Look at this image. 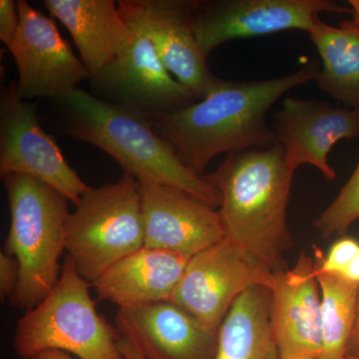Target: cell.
Segmentation results:
<instances>
[{
  "mask_svg": "<svg viewBox=\"0 0 359 359\" xmlns=\"http://www.w3.org/2000/svg\"><path fill=\"white\" fill-rule=\"evenodd\" d=\"M314 271L330 273L359 287V240L344 236L330 245L327 254L313 245Z\"/></svg>",
  "mask_w": 359,
  "mask_h": 359,
  "instance_id": "23",
  "label": "cell"
},
{
  "mask_svg": "<svg viewBox=\"0 0 359 359\" xmlns=\"http://www.w3.org/2000/svg\"><path fill=\"white\" fill-rule=\"evenodd\" d=\"M54 18L69 32L90 75L97 74L129 48L133 29L114 0H44Z\"/></svg>",
  "mask_w": 359,
  "mask_h": 359,
  "instance_id": "18",
  "label": "cell"
},
{
  "mask_svg": "<svg viewBox=\"0 0 359 359\" xmlns=\"http://www.w3.org/2000/svg\"><path fill=\"white\" fill-rule=\"evenodd\" d=\"M294 175L278 142L226 155L214 173L204 176L219 194L226 238L271 273L289 269L285 255L294 247L287 222Z\"/></svg>",
  "mask_w": 359,
  "mask_h": 359,
  "instance_id": "2",
  "label": "cell"
},
{
  "mask_svg": "<svg viewBox=\"0 0 359 359\" xmlns=\"http://www.w3.org/2000/svg\"><path fill=\"white\" fill-rule=\"evenodd\" d=\"M273 280L275 273L224 238L190 257L170 302L219 332L240 295L255 287L271 289Z\"/></svg>",
  "mask_w": 359,
  "mask_h": 359,
  "instance_id": "7",
  "label": "cell"
},
{
  "mask_svg": "<svg viewBox=\"0 0 359 359\" xmlns=\"http://www.w3.org/2000/svg\"><path fill=\"white\" fill-rule=\"evenodd\" d=\"M55 101L65 116L67 134L107 153L124 174L178 188L214 208L219 205L216 189L180 161L148 118L80 88Z\"/></svg>",
  "mask_w": 359,
  "mask_h": 359,
  "instance_id": "3",
  "label": "cell"
},
{
  "mask_svg": "<svg viewBox=\"0 0 359 359\" xmlns=\"http://www.w3.org/2000/svg\"><path fill=\"white\" fill-rule=\"evenodd\" d=\"M346 355L359 358V287L358 302H356L355 320H354L351 339H349L348 344H347Z\"/></svg>",
  "mask_w": 359,
  "mask_h": 359,
  "instance_id": "26",
  "label": "cell"
},
{
  "mask_svg": "<svg viewBox=\"0 0 359 359\" xmlns=\"http://www.w3.org/2000/svg\"><path fill=\"white\" fill-rule=\"evenodd\" d=\"M271 290L240 295L219 330L215 359H280L271 325Z\"/></svg>",
  "mask_w": 359,
  "mask_h": 359,
  "instance_id": "19",
  "label": "cell"
},
{
  "mask_svg": "<svg viewBox=\"0 0 359 359\" xmlns=\"http://www.w3.org/2000/svg\"><path fill=\"white\" fill-rule=\"evenodd\" d=\"M90 287L66 257L57 285L18 320L13 339L18 358L59 351L80 359H125L119 332L98 313Z\"/></svg>",
  "mask_w": 359,
  "mask_h": 359,
  "instance_id": "5",
  "label": "cell"
},
{
  "mask_svg": "<svg viewBox=\"0 0 359 359\" xmlns=\"http://www.w3.org/2000/svg\"><path fill=\"white\" fill-rule=\"evenodd\" d=\"M29 359H73L69 354L59 351H46Z\"/></svg>",
  "mask_w": 359,
  "mask_h": 359,
  "instance_id": "29",
  "label": "cell"
},
{
  "mask_svg": "<svg viewBox=\"0 0 359 359\" xmlns=\"http://www.w3.org/2000/svg\"><path fill=\"white\" fill-rule=\"evenodd\" d=\"M20 23L6 45L18 70L16 83L22 100L65 95L91 75L81 59L61 36L52 18L18 0Z\"/></svg>",
  "mask_w": 359,
  "mask_h": 359,
  "instance_id": "11",
  "label": "cell"
},
{
  "mask_svg": "<svg viewBox=\"0 0 359 359\" xmlns=\"http://www.w3.org/2000/svg\"><path fill=\"white\" fill-rule=\"evenodd\" d=\"M138 183L144 247L191 257L226 238L219 211L212 205L174 187Z\"/></svg>",
  "mask_w": 359,
  "mask_h": 359,
  "instance_id": "13",
  "label": "cell"
},
{
  "mask_svg": "<svg viewBox=\"0 0 359 359\" xmlns=\"http://www.w3.org/2000/svg\"><path fill=\"white\" fill-rule=\"evenodd\" d=\"M359 219V161L351 178L318 219L313 222L321 237H344Z\"/></svg>",
  "mask_w": 359,
  "mask_h": 359,
  "instance_id": "22",
  "label": "cell"
},
{
  "mask_svg": "<svg viewBox=\"0 0 359 359\" xmlns=\"http://www.w3.org/2000/svg\"><path fill=\"white\" fill-rule=\"evenodd\" d=\"M320 56L318 88L344 108L359 110V30L316 21L308 33Z\"/></svg>",
  "mask_w": 359,
  "mask_h": 359,
  "instance_id": "20",
  "label": "cell"
},
{
  "mask_svg": "<svg viewBox=\"0 0 359 359\" xmlns=\"http://www.w3.org/2000/svg\"><path fill=\"white\" fill-rule=\"evenodd\" d=\"M190 257L143 247L111 266L92 287L119 309L170 302Z\"/></svg>",
  "mask_w": 359,
  "mask_h": 359,
  "instance_id": "17",
  "label": "cell"
},
{
  "mask_svg": "<svg viewBox=\"0 0 359 359\" xmlns=\"http://www.w3.org/2000/svg\"><path fill=\"white\" fill-rule=\"evenodd\" d=\"M344 359H359V358H353V356L346 355Z\"/></svg>",
  "mask_w": 359,
  "mask_h": 359,
  "instance_id": "30",
  "label": "cell"
},
{
  "mask_svg": "<svg viewBox=\"0 0 359 359\" xmlns=\"http://www.w3.org/2000/svg\"><path fill=\"white\" fill-rule=\"evenodd\" d=\"M316 60L290 74L259 81H224L195 103L151 120L156 133L194 173L204 176L218 156L273 147L266 115L287 92L316 81Z\"/></svg>",
  "mask_w": 359,
  "mask_h": 359,
  "instance_id": "1",
  "label": "cell"
},
{
  "mask_svg": "<svg viewBox=\"0 0 359 359\" xmlns=\"http://www.w3.org/2000/svg\"><path fill=\"white\" fill-rule=\"evenodd\" d=\"M314 273L321 294L323 351L320 359H344L355 320L358 287L340 276Z\"/></svg>",
  "mask_w": 359,
  "mask_h": 359,
  "instance_id": "21",
  "label": "cell"
},
{
  "mask_svg": "<svg viewBox=\"0 0 359 359\" xmlns=\"http://www.w3.org/2000/svg\"><path fill=\"white\" fill-rule=\"evenodd\" d=\"M20 18L18 1L0 0V39L7 45L20 27Z\"/></svg>",
  "mask_w": 359,
  "mask_h": 359,
  "instance_id": "25",
  "label": "cell"
},
{
  "mask_svg": "<svg viewBox=\"0 0 359 359\" xmlns=\"http://www.w3.org/2000/svg\"><path fill=\"white\" fill-rule=\"evenodd\" d=\"M323 13L351 14V9L332 0H197L192 28L207 58L231 40L287 30L309 33Z\"/></svg>",
  "mask_w": 359,
  "mask_h": 359,
  "instance_id": "8",
  "label": "cell"
},
{
  "mask_svg": "<svg viewBox=\"0 0 359 359\" xmlns=\"http://www.w3.org/2000/svg\"><path fill=\"white\" fill-rule=\"evenodd\" d=\"M2 180L11 212L4 252L20 264V282L11 304L27 311L43 301L60 278L69 201L25 175L11 174Z\"/></svg>",
  "mask_w": 359,
  "mask_h": 359,
  "instance_id": "4",
  "label": "cell"
},
{
  "mask_svg": "<svg viewBox=\"0 0 359 359\" xmlns=\"http://www.w3.org/2000/svg\"><path fill=\"white\" fill-rule=\"evenodd\" d=\"M271 325L280 359H320L321 294L313 257L302 252L294 268L275 273Z\"/></svg>",
  "mask_w": 359,
  "mask_h": 359,
  "instance_id": "15",
  "label": "cell"
},
{
  "mask_svg": "<svg viewBox=\"0 0 359 359\" xmlns=\"http://www.w3.org/2000/svg\"><path fill=\"white\" fill-rule=\"evenodd\" d=\"M116 328L146 359H215L219 332L172 302L119 309Z\"/></svg>",
  "mask_w": 359,
  "mask_h": 359,
  "instance_id": "16",
  "label": "cell"
},
{
  "mask_svg": "<svg viewBox=\"0 0 359 359\" xmlns=\"http://www.w3.org/2000/svg\"><path fill=\"white\" fill-rule=\"evenodd\" d=\"M118 346L125 359H146L131 340L119 334Z\"/></svg>",
  "mask_w": 359,
  "mask_h": 359,
  "instance_id": "27",
  "label": "cell"
},
{
  "mask_svg": "<svg viewBox=\"0 0 359 359\" xmlns=\"http://www.w3.org/2000/svg\"><path fill=\"white\" fill-rule=\"evenodd\" d=\"M94 96L152 120L198 101L168 71L140 33L119 57L90 77Z\"/></svg>",
  "mask_w": 359,
  "mask_h": 359,
  "instance_id": "12",
  "label": "cell"
},
{
  "mask_svg": "<svg viewBox=\"0 0 359 359\" xmlns=\"http://www.w3.org/2000/svg\"><path fill=\"white\" fill-rule=\"evenodd\" d=\"M348 4L351 9V18L346 22L351 27L359 30V0H349Z\"/></svg>",
  "mask_w": 359,
  "mask_h": 359,
  "instance_id": "28",
  "label": "cell"
},
{
  "mask_svg": "<svg viewBox=\"0 0 359 359\" xmlns=\"http://www.w3.org/2000/svg\"><path fill=\"white\" fill-rule=\"evenodd\" d=\"M20 282V264L15 257L0 252V297L11 301Z\"/></svg>",
  "mask_w": 359,
  "mask_h": 359,
  "instance_id": "24",
  "label": "cell"
},
{
  "mask_svg": "<svg viewBox=\"0 0 359 359\" xmlns=\"http://www.w3.org/2000/svg\"><path fill=\"white\" fill-rule=\"evenodd\" d=\"M65 242L78 273L91 285L111 266L143 248L138 181L124 174L116 183L89 187L70 212Z\"/></svg>",
  "mask_w": 359,
  "mask_h": 359,
  "instance_id": "6",
  "label": "cell"
},
{
  "mask_svg": "<svg viewBox=\"0 0 359 359\" xmlns=\"http://www.w3.org/2000/svg\"><path fill=\"white\" fill-rule=\"evenodd\" d=\"M275 120L276 140L285 149L287 166L295 172L311 165L327 181L337 178L328 163L335 144L359 137V110L334 107L318 99L285 97Z\"/></svg>",
  "mask_w": 359,
  "mask_h": 359,
  "instance_id": "14",
  "label": "cell"
},
{
  "mask_svg": "<svg viewBox=\"0 0 359 359\" xmlns=\"http://www.w3.org/2000/svg\"><path fill=\"white\" fill-rule=\"evenodd\" d=\"M11 174L37 180L75 205L89 188L40 126L35 104L18 96L15 82L0 97V177Z\"/></svg>",
  "mask_w": 359,
  "mask_h": 359,
  "instance_id": "9",
  "label": "cell"
},
{
  "mask_svg": "<svg viewBox=\"0 0 359 359\" xmlns=\"http://www.w3.org/2000/svg\"><path fill=\"white\" fill-rule=\"evenodd\" d=\"M197 0H120L123 20L150 40L168 71L198 100L222 81L207 65L192 28Z\"/></svg>",
  "mask_w": 359,
  "mask_h": 359,
  "instance_id": "10",
  "label": "cell"
}]
</instances>
